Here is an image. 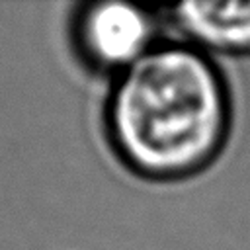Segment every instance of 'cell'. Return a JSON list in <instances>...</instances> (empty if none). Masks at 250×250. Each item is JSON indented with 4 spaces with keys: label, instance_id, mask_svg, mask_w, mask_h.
Here are the masks:
<instances>
[{
    "label": "cell",
    "instance_id": "1",
    "mask_svg": "<svg viewBox=\"0 0 250 250\" xmlns=\"http://www.w3.org/2000/svg\"><path fill=\"white\" fill-rule=\"evenodd\" d=\"M104 123L117 158L137 176L176 182L203 172L225 148L230 94L213 59L186 43H156L113 76Z\"/></svg>",
    "mask_w": 250,
    "mask_h": 250
},
{
    "label": "cell",
    "instance_id": "2",
    "mask_svg": "<svg viewBox=\"0 0 250 250\" xmlns=\"http://www.w3.org/2000/svg\"><path fill=\"white\" fill-rule=\"evenodd\" d=\"M158 20L135 2H86L72 18V43L86 66L117 76L156 45Z\"/></svg>",
    "mask_w": 250,
    "mask_h": 250
},
{
    "label": "cell",
    "instance_id": "3",
    "mask_svg": "<svg viewBox=\"0 0 250 250\" xmlns=\"http://www.w3.org/2000/svg\"><path fill=\"white\" fill-rule=\"evenodd\" d=\"M158 16L207 55H250V2H184Z\"/></svg>",
    "mask_w": 250,
    "mask_h": 250
}]
</instances>
